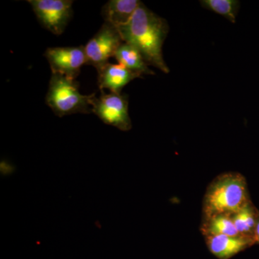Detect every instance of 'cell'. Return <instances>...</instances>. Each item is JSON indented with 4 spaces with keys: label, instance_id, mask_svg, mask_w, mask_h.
I'll use <instances>...</instances> for the list:
<instances>
[{
    "label": "cell",
    "instance_id": "4fadbf2b",
    "mask_svg": "<svg viewBox=\"0 0 259 259\" xmlns=\"http://www.w3.org/2000/svg\"><path fill=\"white\" fill-rule=\"evenodd\" d=\"M201 230L205 236L219 235L228 236H240L231 215L229 214H219L206 218Z\"/></svg>",
    "mask_w": 259,
    "mask_h": 259
},
{
    "label": "cell",
    "instance_id": "9a60e30c",
    "mask_svg": "<svg viewBox=\"0 0 259 259\" xmlns=\"http://www.w3.org/2000/svg\"><path fill=\"white\" fill-rule=\"evenodd\" d=\"M254 239L255 241V244H256V243L259 244V218L258 220V223H257L256 227H255Z\"/></svg>",
    "mask_w": 259,
    "mask_h": 259
},
{
    "label": "cell",
    "instance_id": "277c9868",
    "mask_svg": "<svg viewBox=\"0 0 259 259\" xmlns=\"http://www.w3.org/2000/svg\"><path fill=\"white\" fill-rule=\"evenodd\" d=\"M92 112L107 125L120 131H128L132 127L128 114V97L121 94H106L102 91L100 97L92 102Z\"/></svg>",
    "mask_w": 259,
    "mask_h": 259
},
{
    "label": "cell",
    "instance_id": "7a4b0ae2",
    "mask_svg": "<svg viewBox=\"0 0 259 259\" xmlns=\"http://www.w3.org/2000/svg\"><path fill=\"white\" fill-rule=\"evenodd\" d=\"M250 201L245 177L237 172L223 174L212 181L206 191L204 219L219 214L232 215Z\"/></svg>",
    "mask_w": 259,
    "mask_h": 259
},
{
    "label": "cell",
    "instance_id": "52a82bcc",
    "mask_svg": "<svg viewBox=\"0 0 259 259\" xmlns=\"http://www.w3.org/2000/svg\"><path fill=\"white\" fill-rule=\"evenodd\" d=\"M44 56L50 64L52 74L62 75L71 79L79 76L87 64L84 47L49 48Z\"/></svg>",
    "mask_w": 259,
    "mask_h": 259
},
{
    "label": "cell",
    "instance_id": "7c38bea8",
    "mask_svg": "<svg viewBox=\"0 0 259 259\" xmlns=\"http://www.w3.org/2000/svg\"><path fill=\"white\" fill-rule=\"evenodd\" d=\"M231 218L240 236L254 238L259 212L250 201L232 214Z\"/></svg>",
    "mask_w": 259,
    "mask_h": 259
},
{
    "label": "cell",
    "instance_id": "3957f363",
    "mask_svg": "<svg viewBox=\"0 0 259 259\" xmlns=\"http://www.w3.org/2000/svg\"><path fill=\"white\" fill-rule=\"evenodd\" d=\"M79 90V83L76 79L52 74L46 102L54 114L60 117L76 113H91L95 93L83 95Z\"/></svg>",
    "mask_w": 259,
    "mask_h": 259
},
{
    "label": "cell",
    "instance_id": "30bf717a",
    "mask_svg": "<svg viewBox=\"0 0 259 259\" xmlns=\"http://www.w3.org/2000/svg\"><path fill=\"white\" fill-rule=\"evenodd\" d=\"M141 4L139 0H110L102 8V15L105 23L118 28L131 20Z\"/></svg>",
    "mask_w": 259,
    "mask_h": 259
},
{
    "label": "cell",
    "instance_id": "8fae6325",
    "mask_svg": "<svg viewBox=\"0 0 259 259\" xmlns=\"http://www.w3.org/2000/svg\"><path fill=\"white\" fill-rule=\"evenodd\" d=\"M115 58L119 64L135 73L141 75L155 74L154 71L149 69L139 50L127 42H122L116 52Z\"/></svg>",
    "mask_w": 259,
    "mask_h": 259
},
{
    "label": "cell",
    "instance_id": "9c48e42d",
    "mask_svg": "<svg viewBox=\"0 0 259 259\" xmlns=\"http://www.w3.org/2000/svg\"><path fill=\"white\" fill-rule=\"evenodd\" d=\"M98 72V85L100 90L107 89L112 93L120 94L121 90L129 82L142 75L126 69L120 64L105 65Z\"/></svg>",
    "mask_w": 259,
    "mask_h": 259
},
{
    "label": "cell",
    "instance_id": "8992f818",
    "mask_svg": "<svg viewBox=\"0 0 259 259\" xmlns=\"http://www.w3.org/2000/svg\"><path fill=\"white\" fill-rule=\"evenodd\" d=\"M39 23L54 35H61L72 18L71 0H28Z\"/></svg>",
    "mask_w": 259,
    "mask_h": 259
},
{
    "label": "cell",
    "instance_id": "ba28073f",
    "mask_svg": "<svg viewBox=\"0 0 259 259\" xmlns=\"http://www.w3.org/2000/svg\"><path fill=\"white\" fill-rule=\"evenodd\" d=\"M205 242L209 252L218 259H231L255 244L254 238L243 236H208Z\"/></svg>",
    "mask_w": 259,
    "mask_h": 259
},
{
    "label": "cell",
    "instance_id": "6da1fadb",
    "mask_svg": "<svg viewBox=\"0 0 259 259\" xmlns=\"http://www.w3.org/2000/svg\"><path fill=\"white\" fill-rule=\"evenodd\" d=\"M123 42L136 48L148 66L168 74L162 47L169 30L166 20L146 8L142 3L131 20L117 28Z\"/></svg>",
    "mask_w": 259,
    "mask_h": 259
},
{
    "label": "cell",
    "instance_id": "5b68a950",
    "mask_svg": "<svg viewBox=\"0 0 259 259\" xmlns=\"http://www.w3.org/2000/svg\"><path fill=\"white\" fill-rule=\"evenodd\" d=\"M118 30L110 24L104 23L96 35L84 46L87 64L94 66L97 71L115 57L117 49L122 44Z\"/></svg>",
    "mask_w": 259,
    "mask_h": 259
},
{
    "label": "cell",
    "instance_id": "5bb4252c",
    "mask_svg": "<svg viewBox=\"0 0 259 259\" xmlns=\"http://www.w3.org/2000/svg\"><path fill=\"white\" fill-rule=\"evenodd\" d=\"M204 8L226 18L232 23H236L240 9V2L237 0H202L199 2Z\"/></svg>",
    "mask_w": 259,
    "mask_h": 259
}]
</instances>
